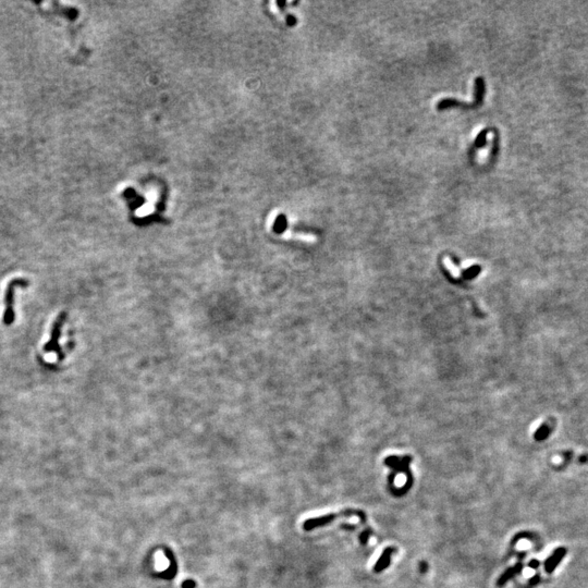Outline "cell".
<instances>
[{
  "label": "cell",
  "mask_w": 588,
  "mask_h": 588,
  "mask_svg": "<svg viewBox=\"0 0 588 588\" xmlns=\"http://www.w3.org/2000/svg\"><path fill=\"white\" fill-rule=\"evenodd\" d=\"M350 517H359L362 522H365V520H366L365 514L362 511H357V510H349L348 509V510H343V511L336 512V513H329V514L324 515V517L308 519L303 523V529L309 532V530L316 529L319 527H325V526L331 524L333 521L337 519L350 518Z\"/></svg>",
  "instance_id": "1"
},
{
  "label": "cell",
  "mask_w": 588,
  "mask_h": 588,
  "mask_svg": "<svg viewBox=\"0 0 588 588\" xmlns=\"http://www.w3.org/2000/svg\"><path fill=\"white\" fill-rule=\"evenodd\" d=\"M65 319V314L63 313L57 319L54 327H53V332H51V338H50V341L48 343H46V345L44 347L46 352H51V351H55V352L58 353V357L59 359H64V353L61 352V349L59 347V343H58V340L60 338V334H61V327H63L64 322Z\"/></svg>",
  "instance_id": "3"
},
{
  "label": "cell",
  "mask_w": 588,
  "mask_h": 588,
  "mask_svg": "<svg viewBox=\"0 0 588 588\" xmlns=\"http://www.w3.org/2000/svg\"><path fill=\"white\" fill-rule=\"evenodd\" d=\"M529 565H530V567H534V569H536V567H537V565H538V562L537 561H532L529 563Z\"/></svg>",
  "instance_id": "11"
},
{
  "label": "cell",
  "mask_w": 588,
  "mask_h": 588,
  "mask_svg": "<svg viewBox=\"0 0 588 588\" xmlns=\"http://www.w3.org/2000/svg\"><path fill=\"white\" fill-rule=\"evenodd\" d=\"M394 553H396V548H394V547H387V548L383 551V554H381L378 561L376 562L374 565L373 570L375 573H380V572H383L390 565L391 555Z\"/></svg>",
  "instance_id": "5"
},
{
  "label": "cell",
  "mask_w": 588,
  "mask_h": 588,
  "mask_svg": "<svg viewBox=\"0 0 588 588\" xmlns=\"http://www.w3.org/2000/svg\"><path fill=\"white\" fill-rule=\"evenodd\" d=\"M29 286V281L24 279H14L8 285V289L6 292V311L3 315V323L6 325H11L14 319V312H13V292L15 287H22L25 288Z\"/></svg>",
  "instance_id": "2"
},
{
  "label": "cell",
  "mask_w": 588,
  "mask_h": 588,
  "mask_svg": "<svg viewBox=\"0 0 588 588\" xmlns=\"http://www.w3.org/2000/svg\"><path fill=\"white\" fill-rule=\"evenodd\" d=\"M479 272H481V267L474 266L472 268H468V269L464 272V277H465L466 279H472V278L477 276Z\"/></svg>",
  "instance_id": "9"
},
{
  "label": "cell",
  "mask_w": 588,
  "mask_h": 588,
  "mask_svg": "<svg viewBox=\"0 0 588 588\" xmlns=\"http://www.w3.org/2000/svg\"><path fill=\"white\" fill-rule=\"evenodd\" d=\"M555 425V421L554 419H550L547 422H545L544 424L538 428L537 431L535 432V439L538 441L546 439V438L551 434V431L554 430Z\"/></svg>",
  "instance_id": "6"
},
{
  "label": "cell",
  "mask_w": 588,
  "mask_h": 588,
  "mask_svg": "<svg viewBox=\"0 0 588 588\" xmlns=\"http://www.w3.org/2000/svg\"><path fill=\"white\" fill-rule=\"evenodd\" d=\"M523 569V565L521 563L515 564L514 566L510 567L507 571L504 572V573L499 577V580L497 581V586L498 587H502L505 583H507L509 580H511L514 575H517L518 573H520L521 570Z\"/></svg>",
  "instance_id": "7"
},
{
  "label": "cell",
  "mask_w": 588,
  "mask_h": 588,
  "mask_svg": "<svg viewBox=\"0 0 588 588\" xmlns=\"http://www.w3.org/2000/svg\"><path fill=\"white\" fill-rule=\"evenodd\" d=\"M194 584H195V583L192 582V581H187V582L183 583V586L182 587L183 588H194V586H195Z\"/></svg>",
  "instance_id": "10"
},
{
  "label": "cell",
  "mask_w": 588,
  "mask_h": 588,
  "mask_svg": "<svg viewBox=\"0 0 588 588\" xmlns=\"http://www.w3.org/2000/svg\"><path fill=\"white\" fill-rule=\"evenodd\" d=\"M412 461V457H395V456H391L388 457L385 460V464L387 466H389L392 471H394L393 476L395 475L396 473H405L407 479H411L412 481V475H411V472H410V463Z\"/></svg>",
  "instance_id": "4"
},
{
  "label": "cell",
  "mask_w": 588,
  "mask_h": 588,
  "mask_svg": "<svg viewBox=\"0 0 588 588\" xmlns=\"http://www.w3.org/2000/svg\"><path fill=\"white\" fill-rule=\"evenodd\" d=\"M371 534H373V530H371L370 528H367V529L363 530V532L360 533V534H359V538L360 544L364 545V546H365V545H367V544H368V540H369L370 536H371Z\"/></svg>",
  "instance_id": "8"
}]
</instances>
